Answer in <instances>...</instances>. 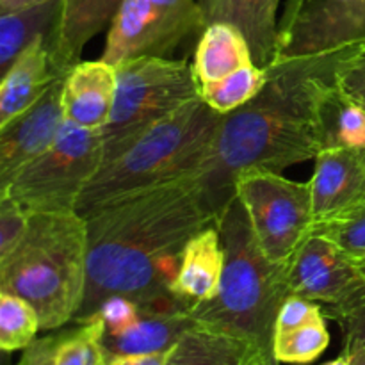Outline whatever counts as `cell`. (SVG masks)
Returning a JSON list of instances; mask_svg holds the SVG:
<instances>
[{
  "mask_svg": "<svg viewBox=\"0 0 365 365\" xmlns=\"http://www.w3.org/2000/svg\"><path fill=\"white\" fill-rule=\"evenodd\" d=\"M88 287L73 323H84L113 296L143 309L189 310L171 292L182 252L217 225L200 178H173L125 195L86 217Z\"/></svg>",
  "mask_w": 365,
  "mask_h": 365,
  "instance_id": "obj_1",
  "label": "cell"
},
{
  "mask_svg": "<svg viewBox=\"0 0 365 365\" xmlns=\"http://www.w3.org/2000/svg\"><path fill=\"white\" fill-rule=\"evenodd\" d=\"M348 53L274 61L262 91L225 114L198 173L217 221L235 198V178L248 170L278 171L323 152L319 106Z\"/></svg>",
  "mask_w": 365,
  "mask_h": 365,
  "instance_id": "obj_2",
  "label": "cell"
},
{
  "mask_svg": "<svg viewBox=\"0 0 365 365\" xmlns=\"http://www.w3.org/2000/svg\"><path fill=\"white\" fill-rule=\"evenodd\" d=\"M217 228L225 248L223 278L216 296L192 305L189 314L200 327L273 353L278 312L291 296L289 266L273 262L262 252L237 196L217 221Z\"/></svg>",
  "mask_w": 365,
  "mask_h": 365,
  "instance_id": "obj_3",
  "label": "cell"
},
{
  "mask_svg": "<svg viewBox=\"0 0 365 365\" xmlns=\"http://www.w3.org/2000/svg\"><path fill=\"white\" fill-rule=\"evenodd\" d=\"M88 246L77 210L31 214L20 245L0 259V291L31 303L43 331L71 324L88 287Z\"/></svg>",
  "mask_w": 365,
  "mask_h": 365,
  "instance_id": "obj_4",
  "label": "cell"
},
{
  "mask_svg": "<svg viewBox=\"0 0 365 365\" xmlns=\"http://www.w3.org/2000/svg\"><path fill=\"white\" fill-rule=\"evenodd\" d=\"M223 116L200 96L187 102L103 164L82 192L77 212L88 217L121 196L198 173Z\"/></svg>",
  "mask_w": 365,
  "mask_h": 365,
  "instance_id": "obj_5",
  "label": "cell"
},
{
  "mask_svg": "<svg viewBox=\"0 0 365 365\" xmlns=\"http://www.w3.org/2000/svg\"><path fill=\"white\" fill-rule=\"evenodd\" d=\"M113 113L102 128L103 164L125 152L164 118L200 96L195 68L185 59L143 56L116 66Z\"/></svg>",
  "mask_w": 365,
  "mask_h": 365,
  "instance_id": "obj_6",
  "label": "cell"
},
{
  "mask_svg": "<svg viewBox=\"0 0 365 365\" xmlns=\"http://www.w3.org/2000/svg\"><path fill=\"white\" fill-rule=\"evenodd\" d=\"M102 163V130L66 120L56 143L0 187V195L27 214L71 212Z\"/></svg>",
  "mask_w": 365,
  "mask_h": 365,
  "instance_id": "obj_7",
  "label": "cell"
},
{
  "mask_svg": "<svg viewBox=\"0 0 365 365\" xmlns=\"http://www.w3.org/2000/svg\"><path fill=\"white\" fill-rule=\"evenodd\" d=\"M235 196L250 217L262 252L289 266L314 230L310 182H294L278 171L248 170L235 178Z\"/></svg>",
  "mask_w": 365,
  "mask_h": 365,
  "instance_id": "obj_8",
  "label": "cell"
},
{
  "mask_svg": "<svg viewBox=\"0 0 365 365\" xmlns=\"http://www.w3.org/2000/svg\"><path fill=\"white\" fill-rule=\"evenodd\" d=\"M203 29L198 0H123L109 25L102 59L118 66L143 56L166 57Z\"/></svg>",
  "mask_w": 365,
  "mask_h": 365,
  "instance_id": "obj_9",
  "label": "cell"
},
{
  "mask_svg": "<svg viewBox=\"0 0 365 365\" xmlns=\"http://www.w3.org/2000/svg\"><path fill=\"white\" fill-rule=\"evenodd\" d=\"M365 46V0H287L274 61L348 53Z\"/></svg>",
  "mask_w": 365,
  "mask_h": 365,
  "instance_id": "obj_10",
  "label": "cell"
},
{
  "mask_svg": "<svg viewBox=\"0 0 365 365\" xmlns=\"http://www.w3.org/2000/svg\"><path fill=\"white\" fill-rule=\"evenodd\" d=\"M291 294L303 296L331 309L365 285L359 259L319 234H310L289 262Z\"/></svg>",
  "mask_w": 365,
  "mask_h": 365,
  "instance_id": "obj_11",
  "label": "cell"
},
{
  "mask_svg": "<svg viewBox=\"0 0 365 365\" xmlns=\"http://www.w3.org/2000/svg\"><path fill=\"white\" fill-rule=\"evenodd\" d=\"M64 77L25 113L0 127V187L56 143L66 123L63 106Z\"/></svg>",
  "mask_w": 365,
  "mask_h": 365,
  "instance_id": "obj_12",
  "label": "cell"
},
{
  "mask_svg": "<svg viewBox=\"0 0 365 365\" xmlns=\"http://www.w3.org/2000/svg\"><path fill=\"white\" fill-rule=\"evenodd\" d=\"M314 227L365 202V159L356 148H327L316 157L310 178Z\"/></svg>",
  "mask_w": 365,
  "mask_h": 365,
  "instance_id": "obj_13",
  "label": "cell"
},
{
  "mask_svg": "<svg viewBox=\"0 0 365 365\" xmlns=\"http://www.w3.org/2000/svg\"><path fill=\"white\" fill-rule=\"evenodd\" d=\"M118 70L107 61H81L66 75L63 106L66 120L91 130H102L113 113Z\"/></svg>",
  "mask_w": 365,
  "mask_h": 365,
  "instance_id": "obj_14",
  "label": "cell"
},
{
  "mask_svg": "<svg viewBox=\"0 0 365 365\" xmlns=\"http://www.w3.org/2000/svg\"><path fill=\"white\" fill-rule=\"evenodd\" d=\"M123 0H63L59 21L50 38V64L57 77H64L77 63L84 46L102 32Z\"/></svg>",
  "mask_w": 365,
  "mask_h": 365,
  "instance_id": "obj_15",
  "label": "cell"
},
{
  "mask_svg": "<svg viewBox=\"0 0 365 365\" xmlns=\"http://www.w3.org/2000/svg\"><path fill=\"white\" fill-rule=\"evenodd\" d=\"M225 271V248L217 225L203 228L182 252L171 292L191 309L196 303L209 302L216 296Z\"/></svg>",
  "mask_w": 365,
  "mask_h": 365,
  "instance_id": "obj_16",
  "label": "cell"
},
{
  "mask_svg": "<svg viewBox=\"0 0 365 365\" xmlns=\"http://www.w3.org/2000/svg\"><path fill=\"white\" fill-rule=\"evenodd\" d=\"M205 27L216 21L235 25L252 46L257 66L273 63L278 39L280 0H198Z\"/></svg>",
  "mask_w": 365,
  "mask_h": 365,
  "instance_id": "obj_17",
  "label": "cell"
},
{
  "mask_svg": "<svg viewBox=\"0 0 365 365\" xmlns=\"http://www.w3.org/2000/svg\"><path fill=\"white\" fill-rule=\"evenodd\" d=\"M196 321L189 310L143 309L134 323L116 335H103L102 346L106 360L128 355L166 353L192 328Z\"/></svg>",
  "mask_w": 365,
  "mask_h": 365,
  "instance_id": "obj_18",
  "label": "cell"
},
{
  "mask_svg": "<svg viewBox=\"0 0 365 365\" xmlns=\"http://www.w3.org/2000/svg\"><path fill=\"white\" fill-rule=\"evenodd\" d=\"M0 77V127H4L34 106L59 78L50 64L48 39L41 38L27 46Z\"/></svg>",
  "mask_w": 365,
  "mask_h": 365,
  "instance_id": "obj_19",
  "label": "cell"
},
{
  "mask_svg": "<svg viewBox=\"0 0 365 365\" xmlns=\"http://www.w3.org/2000/svg\"><path fill=\"white\" fill-rule=\"evenodd\" d=\"M71 324L36 337L24 349L16 365H103L102 317Z\"/></svg>",
  "mask_w": 365,
  "mask_h": 365,
  "instance_id": "obj_20",
  "label": "cell"
},
{
  "mask_svg": "<svg viewBox=\"0 0 365 365\" xmlns=\"http://www.w3.org/2000/svg\"><path fill=\"white\" fill-rule=\"evenodd\" d=\"M250 64H255L252 46L235 25L216 21L203 29L192 63L200 86L220 81Z\"/></svg>",
  "mask_w": 365,
  "mask_h": 365,
  "instance_id": "obj_21",
  "label": "cell"
},
{
  "mask_svg": "<svg viewBox=\"0 0 365 365\" xmlns=\"http://www.w3.org/2000/svg\"><path fill=\"white\" fill-rule=\"evenodd\" d=\"M259 353L241 339L195 324L170 349L166 365H248Z\"/></svg>",
  "mask_w": 365,
  "mask_h": 365,
  "instance_id": "obj_22",
  "label": "cell"
},
{
  "mask_svg": "<svg viewBox=\"0 0 365 365\" xmlns=\"http://www.w3.org/2000/svg\"><path fill=\"white\" fill-rule=\"evenodd\" d=\"M63 0H45L34 6L0 13V75L27 46L46 38L50 43L59 21Z\"/></svg>",
  "mask_w": 365,
  "mask_h": 365,
  "instance_id": "obj_23",
  "label": "cell"
},
{
  "mask_svg": "<svg viewBox=\"0 0 365 365\" xmlns=\"http://www.w3.org/2000/svg\"><path fill=\"white\" fill-rule=\"evenodd\" d=\"M323 150L365 148V110L346 98L337 82L327 89L319 106Z\"/></svg>",
  "mask_w": 365,
  "mask_h": 365,
  "instance_id": "obj_24",
  "label": "cell"
},
{
  "mask_svg": "<svg viewBox=\"0 0 365 365\" xmlns=\"http://www.w3.org/2000/svg\"><path fill=\"white\" fill-rule=\"evenodd\" d=\"M267 82V68L257 64L239 68L216 82L200 86V98L220 114H228L252 102Z\"/></svg>",
  "mask_w": 365,
  "mask_h": 365,
  "instance_id": "obj_25",
  "label": "cell"
},
{
  "mask_svg": "<svg viewBox=\"0 0 365 365\" xmlns=\"http://www.w3.org/2000/svg\"><path fill=\"white\" fill-rule=\"evenodd\" d=\"M330 346L327 317H319L294 330L277 334L273 339V353L278 364L305 365L319 359Z\"/></svg>",
  "mask_w": 365,
  "mask_h": 365,
  "instance_id": "obj_26",
  "label": "cell"
},
{
  "mask_svg": "<svg viewBox=\"0 0 365 365\" xmlns=\"http://www.w3.org/2000/svg\"><path fill=\"white\" fill-rule=\"evenodd\" d=\"M39 317L34 307L20 296L0 291V348L6 353L24 351L36 337Z\"/></svg>",
  "mask_w": 365,
  "mask_h": 365,
  "instance_id": "obj_27",
  "label": "cell"
},
{
  "mask_svg": "<svg viewBox=\"0 0 365 365\" xmlns=\"http://www.w3.org/2000/svg\"><path fill=\"white\" fill-rule=\"evenodd\" d=\"M328 319L337 321L342 330V355L351 356L365 349V285L344 303L323 309Z\"/></svg>",
  "mask_w": 365,
  "mask_h": 365,
  "instance_id": "obj_28",
  "label": "cell"
},
{
  "mask_svg": "<svg viewBox=\"0 0 365 365\" xmlns=\"http://www.w3.org/2000/svg\"><path fill=\"white\" fill-rule=\"evenodd\" d=\"M312 234H319L341 246L355 259L365 257V202L328 223L314 227Z\"/></svg>",
  "mask_w": 365,
  "mask_h": 365,
  "instance_id": "obj_29",
  "label": "cell"
},
{
  "mask_svg": "<svg viewBox=\"0 0 365 365\" xmlns=\"http://www.w3.org/2000/svg\"><path fill=\"white\" fill-rule=\"evenodd\" d=\"M31 214L13 198L0 195V259L9 255L27 234Z\"/></svg>",
  "mask_w": 365,
  "mask_h": 365,
  "instance_id": "obj_30",
  "label": "cell"
},
{
  "mask_svg": "<svg viewBox=\"0 0 365 365\" xmlns=\"http://www.w3.org/2000/svg\"><path fill=\"white\" fill-rule=\"evenodd\" d=\"M335 82L346 98L365 110V46L339 63Z\"/></svg>",
  "mask_w": 365,
  "mask_h": 365,
  "instance_id": "obj_31",
  "label": "cell"
},
{
  "mask_svg": "<svg viewBox=\"0 0 365 365\" xmlns=\"http://www.w3.org/2000/svg\"><path fill=\"white\" fill-rule=\"evenodd\" d=\"M319 317H327L319 303L303 298V296L291 294L285 299L284 305H282L280 312H278L274 335L294 330V328L303 327V324L310 323L314 319H319Z\"/></svg>",
  "mask_w": 365,
  "mask_h": 365,
  "instance_id": "obj_32",
  "label": "cell"
},
{
  "mask_svg": "<svg viewBox=\"0 0 365 365\" xmlns=\"http://www.w3.org/2000/svg\"><path fill=\"white\" fill-rule=\"evenodd\" d=\"M168 355H170V351L153 353V355L116 356V359L106 360L103 365H166Z\"/></svg>",
  "mask_w": 365,
  "mask_h": 365,
  "instance_id": "obj_33",
  "label": "cell"
},
{
  "mask_svg": "<svg viewBox=\"0 0 365 365\" xmlns=\"http://www.w3.org/2000/svg\"><path fill=\"white\" fill-rule=\"evenodd\" d=\"M45 2V0H0V13H9V11L21 9V7L34 6V4Z\"/></svg>",
  "mask_w": 365,
  "mask_h": 365,
  "instance_id": "obj_34",
  "label": "cell"
},
{
  "mask_svg": "<svg viewBox=\"0 0 365 365\" xmlns=\"http://www.w3.org/2000/svg\"><path fill=\"white\" fill-rule=\"evenodd\" d=\"M248 365H278V360L271 353H259Z\"/></svg>",
  "mask_w": 365,
  "mask_h": 365,
  "instance_id": "obj_35",
  "label": "cell"
},
{
  "mask_svg": "<svg viewBox=\"0 0 365 365\" xmlns=\"http://www.w3.org/2000/svg\"><path fill=\"white\" fill-rule=\"evenodd\" d=\"M323 365H353V364H351V359H349V356L341 355V356H337L335 360H331V362H327Z\"/></svg>",
  "mask_w": 365,
  "mask_h": 365,
  "instance_id": "obj_36",
  "label": "cell"
},
{
  "mask_svg": "<svg viewBox=\"0 0 365 365\" xmlns=\"http://www.w3.org/2000/svg\"><path fill=\"white\" fill-rule=\"evenodd\" d=\"M349 359H351L353 365H365V349L364 351L355 353V355H351Z\"/></svg>",
  "mask_w": 365,
  "mask_h": 365,
  "instance_id": "obj_37",
  "label": "cell"
},
{
  "mask_svg": "<svg viewBox=\"0 0 365 365\" xmlns=\"http://www.w3.org/2000/svg\"><path fill=\"white\" fill-rule=\"evenodd\" d=\"M359 264H360V267H362V271L365 273V257H364V259H359Z\"/></svg>",
  "mask_w": 365,
  "mask_h": 365,
  "instance_id": "obj_38",
  "label": "cell"
},
{
  "mask_svg": "<svg viewBox=\"0 0 365 365\" xmlns=\"http://www.w3.org/2000/svg\"><path fill=\"white\" fill-rule=\"evenodd\" d=\"M360 152H362V155H364V159H365V148H364V150H360Z\"/></svg>",
  "mask_w": 365,
  "mask_h": 365,
  "instance_id": "obj_39",
  "label": "cell"
}]
</instances>
